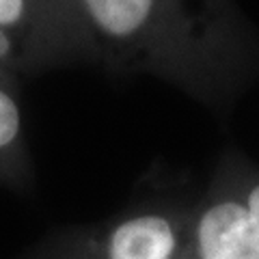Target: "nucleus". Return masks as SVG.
<instances>
[{
  "mask_svg": "<svg viewBox=\"0 0 259 259\" xmlns=\"http://www.w3.org/2000/svg\"><path fill=\"white\" fill-rule=\"evenodd\" d=\"M20 136V108L11 95L0 91V151L9 149Z\"/></svg>",
  "mask_w": 259,
  "mask_h": 259,
  "instance_id": "4",
  "label": "nucleus"
},
{
  "mask_svg": "<svg viewBox=\"0 0 259 259\" xmlns=\"http://www.w3.org/2000/svg\"><path fill=\"white\" fill-rule=\"evenodd\" d=\"M197 259H259V184L205 207L192 227Z\"/></svg>",
  "mask_w": 259,
  "mask_h": 259,
  "instance_id": "2",
  "label": "nucleus"
},
{
  "mask_svg": "<svg viewBox=\"0 0 259 259\" xmlns=\"http://www.w3.org/2000/svg\"><path fill=\"white\" fill-rule=\"evenodd\" d=\"M26 0H0V26H11L24 18Z\"/></svg>",
  "mask_w": 259,
  "mask_h": 259,
  "instance_id": "5",
  "label": "nucleus"
},
{
  "mask_svg": "<svg viewBox=\"0 0 259 259\" xmlns=\"http://www.w3.org/2000/svg\"><path fill=\"white\" fill-rule=\"evenodd\" d=\"M80 5L104 39L123 46L156 32L171 11L203 30L212 20V0H80Z\"/></svg>",
  "mask_w": 259,
  "mask_h": 259,
  "instance_id": "1",
  "label": "nucleus"
},
{
  "mask_svg": "<svg viewBox=\"0 0 259 259\" xmlns=\"http://www.w3.org/2000/svg\"><path fill=\"white\" fill-rule=\"evenodd\" d=\"M7 50H9V41H7V37L0 32V56H3Z\"/></svg>",
  "mask_w": 259,
  "mask_h": 259,
  "instance_id": "6",
  "label": "nucleus"
},
{
  "mask_svg": "<svg viewBox=\"0 0 259 259\" xmlns=\"http://www.w3.org/2000/svg\"><path fill=\"white\" fill-rule=\"evenodd\" d=\"M100 259H197L190 236L162 214H136L117 223L104 238Z\"/></svg>",
  "mask_w": 259,
  "mask_h": 259,
  "instance_id": "3",
  "label": "nucleus"
}]
</instances>
